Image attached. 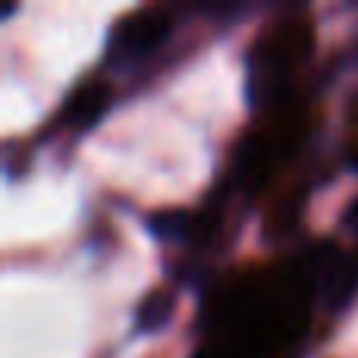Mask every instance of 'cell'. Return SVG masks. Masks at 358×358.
<instances>
[{"mask_svg": "<svg viewBox=\"0 0 358 358\" xmlns=\"http://www.w3.org/2000/svg\"><path fill=\"white\" fill-rule=\"evenodd\" d=\"M107 107H110V88H107L104 82H88V85H82L79 92L69 98L66 120L76 129H88L92 123H98V120L104 117Z\"/></svg>", "mask_w": 358, "mask_h": 358, "instance_id": "2", "label": "cell"}, {"mask_svg": "<svg viewBox=\"0 0 358 358\" xmlns=\"http://www.w3.org/2000/svg\"><path fill=\"white\" fill-rule=\"evenodd\" d=\"M148 229L161 239H182L189 233V217L182 210H155L148 217Z\"/></svg>", "mask_w": 358, "mask_h": 358, "instance_id": "4", "label": "cell"}, {"mask_svg": "<svg viewBox=\"0 0 358 358\" xmlns=\"http://www.w3.org/2000/svg\"><path fill=\"white\" fill-rule=\"evenodd\" d=\"M170 317H173V296L170 292H151V296L142 299V305L136 311L138 330H161Z\"/></svg>", "mask_w": 358, "mask_h": 358, "instance_id": "3", "label": "cell"}, {"mask_svg": "<svg viewBox=\"0 0 358 358\" xmlns=\"http://www.w3.org/2000/svg\"><path fill=\"white\" fill-rule=\"evenodd\" d=\"M170 13L161 6H145L129 16H123L117 22V29L110 31V60H136L145 57L167 41L170 35Z\"/></svg>", "mask_w": 358, "mask_h": 358, "instance_id": "1", "label": "cell"}]
</instances>
